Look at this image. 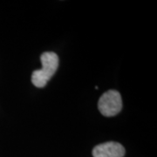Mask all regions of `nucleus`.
<instances>
[{"instance_id": "f257e3e1", "label": "nucleus", "mask_w": 157, "mask_h": 157, "mask_svg": "<svg viewBox=\"0 0 157 157\" xmlns=\"http://www.w3.org/2000/svg\"><path fill=\"white\" fill-rule=\"evenodd\" d=\"M42 68L34 71L32 74V82L37 87H44L56 73L59 67V57L55 52H45L40 56Z\"/></svg>"}, {"instance_id": "f03ea898", "label": "nucleus", "mask_w": 157, "mask_h": 157, "mask_svg": "<svg viewBox=\"0 0 157 157\" xmlns=\"http://www.w3.org/2000/svg\"><path fill=\"white\" fill-rule=\"evenodd\" d=\"M100 112L107 117L118 114L122 108V100L120 93L116 90H109L103 94L98 103Z\"/></svg>"}, {"instance_id": "7ed1b4c3", "label": "nucleus", "mask_w": 157, "mask_h": 157, "mask_svg": "<svg viewBox=\"0 0 157 157\" xmlns=\"http://www.w3.org/2000/svg\"><path fill=\"white\" fill-rule=\"evenodd\" d=\"M94 157H123L124 147L114 141H109L96 146L93 150Z\"/></svg>"}]
</instances>
